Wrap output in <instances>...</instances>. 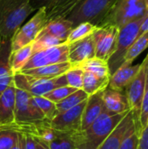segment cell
Instances as JSON below:
<instances>
[{
  "label": "cell",
  "mask_w": 148,
  "mask_h": 149,
  "mask_svg": "<svg viewBox=\"0 0 148 149\" xmlns=\"http://www.w3.org/2000/svg\"><path fill=\"white\" fill-rule=\"evenodd\" d=\"M127 112L120 114H112L104 108L102 113L87 128L73 133L76 148H98Z\"/></svg>",
  "instance_id": "cell-1"
},
{
  "label": "cell",
  "mask_w": 148,
  "mask_h": 149,
  "mask_svg": "<svg viewBox=\"0 0 148 149\" xmlns=\"http://www.w3.org/2000/svg\"><path fill=\"white\" fill-rule=\"evenodd\" d=\"M35 12L29 0H0V39H11Z\"/></svg>",
  "instance_id": "cell-2"
},
{
  "label": "cell",
  "mask_w": 148,
  "mask_h": 149,
  "mask_svg": "<svg viewBox=\"0 0 148 149\" xmlns=\"http://www.w3.org/2000/svg\"><path fill=\"white\" fill-rule=\"evenodd\" d=\"M148 14V0H118L99 26L112 25L119 29Z\"/></svg>",
  "instance_id": "cell-3"
},
{
  "label": "cell",
  "mask_w": 148,
  "mask_h": 149,
  "mask_svg": "<svg viewBox=\"0 0 148 149\" xmlns=\"http://www.w3.org/2000/svg\"><path fill=\"white\" fill-rule=\"evenodd\" d=\"M15 94V123L8 127L17 130L21 127L37 126L49 120L36 105L31 94L16 86Z\"/></svg>",
  "instance_id": "cell-4"
},
{
  "label": "cell",
  "mask_w": 148,
  "mask_h": 149,
  "mask_svg": "<svg viewBox=\"0 0 148 149\" xmlns=\"http://www.w3.org/2000/svg\"><path fill=\"white\" fill-rule=\"evenodd\" d=\"M118 0H82L65 17L73 26L89 22L96 26L106 17Z\"/></svg>",
  "instance_id": "cell-5"
},
{
  "label": "cell",
  "mask_w": 148,
  "mask_h": 149,
  "mask_svg": "<svg viewBox=\"0 0 148 149\" xmlns=\"http://www.w3.org/2000/svg\"><path fill=\"white\" fill-rule=\"evenodd\" d=\"M145 17L130 22L119 30L115 49L107 60L110 75L114 73L123 65L128 50L139 36L140 28Z\"/></svg>",
  "instance_id": "cell-6"
},
{
  "label": "cell",
  "mask_w": 148,
  "mask_h": 149,
  "mask_svg": "<svg viewBox=\"0 0 148 149\" xmlns=\"http://www.w3.org/2000/svg\"><path fill=\"white\" fill-rule=\"evenodd\" d=\"M148 72V53L144 58L143 62L140 64V68L133 80L126 87L124 93L127 99L130 110L133 113V119L135 123V127L138 134L140 135L141 129L140 125V107L142 102V98L145 92L147 75Z\"/></svg>",
  "instance_id": "cell-7"
},
{
  "label": "cell",
  "mask_w": 148,
  "mask_h": 149,
  "mask_svg": "<svg viewBox=\"0 0 148 149\" xmlns=\"http://www.w3.org/2000/svg\"><path fill=\"white\" fill-rule=\"evenodd\" d=\"M13 82L17 88L22 89L32 96H44L57 87L67 86L65 74L54 79H40L17 72L14 74Z\"/></svg>",
  "instance_id": "cell-8"
},
{
  "label": "cell",
  "mask_w": 148,
  "mask_h": 149,
  "mask_svg": "<svg viewBox=\"0 0 148 149\" xmlns=\"http://www.w3.org/2000/svg\"><path fill=\"white\" fill-rule=\"evenodd\" d=\"M47 22L46 7L37 10L35 14L26 23H24L12 37L11 52L31 45Z\"/></svg>",
  "instance_id": "cell-9"
},
{
  "label": "cell",
  "mask_w": 148,
  "mask_h": 149,
  "mask_svg": "<svg viewBox=\"0 0 148 149\" xmlns=\"http://www.w3.org/2000/svg\"><path fill=\"white\" fill-rule=\"evenodd\" d=\"M68 62V44L52 46L32 53L22 71L38 68L48 65ZM21 71V72H22Z\"/></svg>",
  "instance_id": "cell-10"
},
{
  "label": "cell",
  "mask_w": 148,
  "mask_h": 149,
  "mask_svg": "<svg viewBox=\"0 0 148 149\" xmlns=\"http://www.w3.org/2000/svg\"><path fill=\"white\" fill-rule=\"evenodd\" d=\"M119 30L112 25L96 27L92 32L96 58L105 61L109 59L115 49Z\"/></svg>",
  "instance_id": "cell-11"
},
{
  "label": "cell",
  "mask_w": 148,
  "mask_h": 149,
  "mask_svg": "<svg viewBox=\"0 0 148 149\" xmlns=\"http://www.w3.org/2000/svg\"><path fill=\"white\" fill-rule=\"evenodd\" d=\"M86 100L76 107L56 115L51 121L50 127L61 132H78L81 130L82 114L86 104Z\"/></svg>",
  "instance_id": "cell-12"
},
{
  "label": "cell",
  "mask_w": 148,
  "mask_h": 149,
  "mask_svg": "<svg viewBox=\"0 0 148 149\" xmlns=\"http://www.w3.org/2000/svg\"><path fill=\"white\" fill-rule=\"evenodd\" d=\"M133 129H136L133 113L132 110H129L97 149H120L124 139Z\"/></svg>",
  "instance_id": "cell-13"
},
{
  "label": "cell",
  "mask_w": 148,
  "mask_h": 149,
  "mask_svg": "<svg viewBox=\"0 0 148 149\" xmlns=\"http://www.w3.org/2000/svg\"><path fill=\"white\" fill-rule=\"evenodd\" d=\"M95 57V45L92 33L78 41L68 44V62L72 66Z\"/></svg>",
  "instance_id": "cell-14"
},
{
  "label": "cell",
  "mask_w": 148,
  "mask_h": 149,
  "mask_svg": "<svg viewBox=\"0 0 148 149\" xmlns=\"http://www.w3.org/2000/svg\"><path fill=\"white\" fill-rule=\"evenodd\" d=\"M11 39H0V94L13 83L14 73L10 65Z\"/></svg>",
  "instance_id": "cell-15"
},
{
  "label": "cell",
  "mask_w": 148,
  "mask_h": 149,
  "mask_svg": "<svg viewBox=\"0 0 148 149\" xmlns=\"http://www.w3.org/2000/svg\"><path fill=\"white\" fill-rule=\"evenodd\" d=\"M15 85L14 82L0 94V127L15 123Z\"/></svg>",
  "instance_id": "cell-16"
},
{
  "label": "cell",
  "mask_w": 148,
  "mask_h": 149,
  "mask_svg": "<svg viewBox=\"0 0 148 149\" xmlns=\"http://www.w3.org/2000/svg\"><path fill=\"white\" fill-rule=\"evenodd\" d=\"M104 108L112 114L124 113L130 110L127 99L124 93L115 91L108 86L102 93Z\"/></svg>",
  "instance_id": "cell-17"
},
{
  "label": "cell",
  "mask_w": 148,
  "mask_h": 149,
  "mask_svg": "<svg viewBox=\"0 0 148 149\" xmlns=\"http://www.w3.org/2000/svg\"><path fill=\"white\" fill-rule=\"evenodd\" d=\"M140 68V65H122L110 76L108 87L124 93L127 85L133 80Z\"/></svg>",
  "instance_id": "cell-18"
},
{
  "label": "cell",
  "mask_w": 148,
  "mask_h": 149,
  "mask_svg": "<svg viewBox=\"0 0 148 149\" xmlns=\"http://www.w3.org/2000/svg\"><path fill=\"white\" fill-rule=\"evenodd\" d=\"M103 91L98 92L88 97L82 114L81 130L87 128L104 111V102L102 98Z\"/></svg>",
  "instance_id": "cell-19"
},
{
  "label": "cell",
  "mask_w": 148,
  "mask_h": 149,
  "mask_svg": "<svg viewBox=\"0 0 148 149\" xmlns=\"http://www.w3.org/2000/svg\"><path fill=\"white\" fill-rule=\"evenodd\" d=\"M72 27L73 24L69 19H67L66 17H58L51 20H49L44 24V26L43 27L39 33L52 36L61 40L62 42L66 43L68 34L72 29Z\"/></svg>",
  "instance_id": "cell-20"
},
{
  "label": "cell",
  "mask_w": 148,
  "mask_h": 149,
  "mask_svg": "<svg viewBox=\"0 0 148 149\" xmlns=\"http://www.w3.org/2000/svg\"><path fill=\"white\" fill-rule=\"evenodd\" d=\"M72 67L69 62H62L58 64L48 65L38 68H33L30 70L22 71L20 72L30 75L34 78H40V79H54L58 76L65 74L70 68Z\"/></svg>",
  "instance_id": "cell-21"
},
{
  "label": "cell",
  "mask_w": 148,
  "mask_h": 149,
  "mask_svg": "<svg viewBox=\"0 0 148 149\" xmlns=\"http://www.w3.org/2000/svg\"><path fill=\"white\" fill-rule=\"evenodd\" d=\"M109 79H110L108 78H100L90 72L84 71L82 90H84L90 96L105 90L108 86Z\"/></svg>",
  "instance_id": "cell-22"
},
{
  "label": "cell",
  "mask_w": 148,
  "mask_h": 149,
  "mask_svg": "<svg viewBox=\"0 0 148 149\" xmlns=\"http://www.w3.org/2000/svg\"><path fill=\"white\" fill-rule=\"evenodd\" d=\"M76 66L80 67L85 72H90L100 78L110 79V76H111L107 61L102 60L96 57L85 60Z\"/></svg>",
  "instance_id": "cell-23"
},
{
  "label": "cell",
  "mask_w": 148,
  "mask_h": 149,
  "mask_svg": "<svg viewBox=\"0 0 148 149\" xmlns=\"http://www.w3.org/2000/svg\"><path fill=\"white\" fill-rule=\"evenodd\" d=\"M32 54L31 44L11 52L10 56V65L13 73L20 72Z\"/></svg>",
  "instance_id": "cell-24"
},
{
  "label": "cell",
  "mask_w": 148,
  "mask_h": 149,
  "mask_svg": "<svg viewBox=\"0 0 148 149\" xmlns=\"http://www.w3.org/2000/svg\"><path fill=\"white\" fill-rule=\"evenodd\" d=\"M89 95L82 89H78L66 98H65L63 100L59 101L58 103H56V108H57V113H64L77 105L80 104L81 102L86 100L88 99Z\"/></svg>",
  "instance_id": "cell-25"
},
{
  "label": "cell",
  "mask_w": 148,
  "mask_h": 149,
  "mask_svg": "<svg viewBox=\"0 0 148 149\" xmlns=\"http://www.w3.org/2000/svg\"><path fill=\"white\" fill-rule=\"evenodd\" d=\"M148 48V31L139 36L128 50L123 65H132L133 60Z\"/></svg>",
  "instance_id": "cell-26"
},
{
  "label": "cell",
  "mask_w": 148,
  "mask_h": 149,
  "mask_svg": "<svg viewBox=\"0 0 148 149\" xmlns=\"http://www.w3.org/2000/svg\"><path fill=\"white\" fill-rule=\"evenodd\" d=\"M73 133L57 131L55 138L47 144L49 149H75L76 144L73 139Z\"/></svg>",
  "instance_id": "cell-27"
},
{
  "label": "cell",
  "mask_w": 148,
  "mask_h": 149,
  "mask_svg": "<svg viewBox=\"0 0 148 149\" xmlns=\"http://www.w3.org/2000/svg\"><path fill=\"white\" fill-rule=\"evenodd\" d=\"M96 27H97L96 25H94L89 22L80 23V24L73 26L68 34L66 43L70 44V43L78 41L79 39H82V38L87 37L88 35H91L94 31Z\"/></svg>",
  "instance_id": "cell-28"
},
{
  "label": "cell",
  "mask_w": 148,
  "mask_h": 149,
  "mask_svg": "<svg viewBox=\"0 0 148 149\" xmlns=\"http://www.w3.org/2000/svg\"><path fill=\"white\" fill-rule=\"evenodd\" d=\"M62 44H65V43L52 36L39 33L35 38V40L31 43L32 53H35L37 52H39V51H42V50H44L52 46L59 45Z\"/></svg>",
  "instance_id": "cell-29"
},
{
  "label": "cell",
  "mask_w": 148,
  "mask_h": 149,
  "mask_svg": "<svg viewBox=\"0 0 148 149\" xmlns=\"http://www.w3.org/2000/svg\"><path fill=\"white\" fill-rule=\"evenodd\" d=\"M33 100L47 120H51L56 115H58L56 104L44 96H33Z\"/></svg>",
  "instance_id": "cell-30"
},
{
  "label": "cell",
  "mask_w": 148,
  "mask_h": 149,
  "mask_svg": "<svg viewBox=\"0 0 148 149\" xmlns=\"http://www.w3.org/2000/svg\"><path fill=\"white\" fill-rule=\"evenodd\" d=\"M18 133L10 127H0V149L11 148L17 141Z\"/></svg>",
  "instance_id": "cell-31"
},
{
  "label": "cell",
  "mask_w": 148,
  "mask_h": 149,
  "mask_svg": "<svg viewBox=\"0 0 148 149\" xmlns=\"http://www.w3.org/2000/svg\"><path fill=\"white\" fill-rule=\"evenodd\" d=\"M83 73L84 71L79 66H72L65 73V79L67 86L76 88L82 89L83 85Z\"/></svg>",
  "instance_id": "cell-32"
},
{
  "label": "cell",
  "mask_w": 148,
  "mask_h": 149,
  "mask_svg": "<svg viewBox=\"0 0 148 149\" xmlns=\"http://www.w3.org/2000/svg\"><path fill=\"white\" fill-rule=\"evenodd\" d=\"M78 89L71 87L69 86H60V87H57V88L51 90V92L47 93L46 94L44 95V97L56 104V103H58L59 101L63 100L65 98H66L67 96H69L70 94H72V93H74Z\"/></svg>",
  "instance_id": "cell-33"
},
{
  "label": "cell",
  "mask_w": 148,
  "mask_h": 149,
  "mask_svg": "<svg viewBox=\"0 0 148 149\" xmlns=\"http://www.w3.org/2000/svg\"><path fill=\"white\" fill-rule=\"evenodd\" d=\"M71 0H52L51 3L46 7L47 19L51 20L59 16L62 10Z\"/></svg>",
  "instance_id": "cell-34"
},
{
  "label": "cell",
  "mask_w": 148,
  "mask_h": 149,
  "mask_svg": "<svg viewBox=\"0 0 148 149\" xmlns=\"http://www.w3.org/2000/svg\"><path fill=\"white\" fill-rule=\"evenodd\" d=\"M148 119V72L146 80L145 92L142 98L141 107H140V129L142 130L145 127H147V122Z\"/></svg>",
  "instance_id": "cell-35"
},
{
  "label": "cell",
  "mask_w": 148,
  "mask_h": 149,
  "mask_svg": "<svg viewBox=\"0 0 148 149\" xmlns=\"http://www.w3.org/2000/svg\"><path fill=\"white\" fill-rule=\"evenodd\" d=\"M139 134L136 129H133L123 141L120 149H137Z\"/></svg>",
  "instance_id": "cell-36"
},
{
  "label": "cell",
  "mask_w": 148,
  "mask_h": 149,
  "mask_svg": "<svg viewBox=\"0 0 148 149\" xmlns=\"http://www.w3.org/2000/svg\"><path fill=\"white\" fill-rule=\"evenodd\" d=\"M137 149H148V126L141 130L139 135Z\"/></svg>",
  "instance_id": "cell-37"
},
{
  "label": "cell",
  "mask_w": 148,
  "mask_h": 149,
  "mask_svg": "<svg viewBox=\"0 0 148 149\" xmlns=\"http://www.w3.org/2000/svg\"><path fill=\"white\" fill-rule=\"evenodd\" d=\"M24 149H37L36 138L28 134H24Z\"/></svg>",
  "instance_id": "cell-38"
},
{
  "label": "cell",
  "mask_w": 148,
  "mask_h": 149,
  "mask_svg": "<svg viewBox=\"0 0 148 149\" xmlns=\"http://www.w3.org/2000/svg\"><path fill=\"white\" fill-rule=\"evenodd\" d=\"M82 0H71L65 6V8L62 10V11H61V13L59 14V16L58 17H65L67 15H68V13L79 3H80Z\"/></svg>",
  "instance_id": "cell-39"
},
{
  "label": "cell",
  "mask_w": 148,
  "mask_h": 149,
  "mask_svg": "<svg viewBox=\"0 0 148 149\" xmlns=\"http://www.w3.org/2000/svg\"><path fill=\"white\" fill-rule=\"evenodd\" d=\"M31 6L37 10L42 7H47L52 0H29Z\"/></svg>",
  "instance_id": "cell-40"
},
{
  "label": "cell",
  "mask_w": 148,
  "mask_h": 149,
  "mask_svg": "<svg viewBox=\"0 0 148 149\" xmlns=\"http://www.w3.org/2000/svg\"><path fill=\"white\" fill-rule=\"evenodd\" d=\"M10 149H24V135L22 133H18V137L16 144Z\"/></svg>",
  "instance_id": "cell-41"
},
{
  "label": "cell",
  "mask_w": 148,
  "mask_h": 149,
  "mask_svg": "<svg viewBox=\"0 0 148 149\" xmlns=\"http://www.w3.org/2000/svg\"><path fill=\"white\" fill-rule=\"evenodd\" d=\"M148 31V14L145 17V19L143 20L141 25H140V32H139V36L142 35L143 33ZM138 36V37H139Z\"/></svg>",
  "instance_id": "cell-42"
},
{
  "label": "cell",
  "mask_w": 148,
  "mask_h": 149,
  "mask_svg": "<svg viewBox=\"0 0 148 149\" xmlns=\"http://www.w3.org/2000/svg\"><path fill=\"white\" fill-rule=\"evenodd\" d=\"M37 149H49V148H48V146L46 144H44V143L39 141L38 140H37Z\"/></svg>",
  "instance_id": "cell-43"
},
{
  "label": "cell",
  "mask_w": 148,
  "mask_h": 149,
  "mask_svg": "<svg viewBox=\"0 0 148 149\" xmlns=\"http://www.w3.org/2000/svg\"><path fill=\"white\" fill-rule=\"evenodd\" d=\"M147 126H148V119H147Z\"/></svg>",
  "instance_id": "cell-44"
},
{
  "label": "cell",
  "mask_w": 148,
  "mask_h": 149,
  "mask_svg": "<svg viewBox=\"0 0 148 149\" xmlns=\"http://www.w3.org/2000/svg\"><path fill=\"white\" fill-rule=\"evenodd\" d=\"M75 149H79V148H75Z\"/></svg>",
  "instance_id": "cell-45"
}]
</instances>
